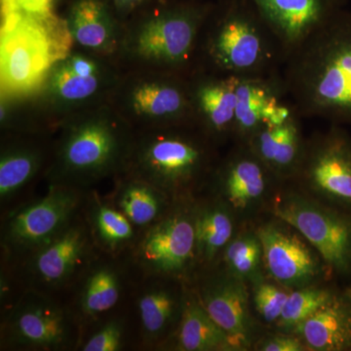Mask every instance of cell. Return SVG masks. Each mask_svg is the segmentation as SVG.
<instances>
[{
  "mask_svg": "<svg viewBox=\"0 0 351 351\" xmlns=\"http://www.w3.org/2000/svg\"><path fill=\"white\" fill-rule=\"evenodd\" d=\"M1 27V87L25 94L39 86L51 66L66 57L69 27L52 13H11Z\"/></svg>",
  "mask_w": 351,
  "mask_h": 351,
  "instance_id": "3",
  "label": "cell"
},
{
  "mask_svg": "<svg viewBox=\"0 0 351 351\" xmlns=\"http://www.w3.org/2000/svg\"><path fill=\"white\" fill-rule=\"evenodd\" d=\"M4 339L27 350H64L75 345V317L41 291L29 289L12 307L4 323Z\"/></svg>",
  "mask_w": 351,
  "mask_h": 351,
  "instance_id": "9",
  "label": "cell"
},
{
  "mask_svg": "<svg viewBox=\"0 0 351 351\" xmlns=\"http://www.w3.org/2000/svg\"><path fill=\"white\" fill-rule=\"evenodd\" d=\"M279 182L248 145L239 143L215 173L219 197L235 212L255 207Z\"/></svg>",
  "mask_w": 351,
  "mask_h": 351,
  "instance_id": "16",
  "label": "cell"
},
{
  "mask_svg": "<svg viewBox=\"0 0 351 351\" xmlns=\"http://www.w3.org/2000/svg\"><path fill=\"white\" fill-rule=\"evenodd\" d=\"M112 201L136 228L144 230L162 218L174 203L162 191L140 178L121 184Z\"/></svg>",
  "mask_w": 351,
  "mask_h": 351,
  "instance_id": "24",
  "label": "cell"
},
{
  "mask_svg": "<svg viewBox=\"0 0 351 351\" xmlns=\"http://www.w3.org/2000/svg\"><path fill=\"white\" fill-rule=\"evenodd\" d=\"M254 285L253 302L258 315L265 322L276 323L292 290L277 282H267L263 279Z\"/></svg>",
  "mask_w": 351,
  "mask_h": 351,
  "instance_id": "33",
  "label": "cell"
},
{
  "mask_svg": "<svg viewBox=\"0 0 351 351\" xmlns=\"http://www.w3.org/2000/svg\"><path fill=\"white\" fill-rule=\"evenodd\" d=\"M292 181L311 197L351 210V140L338 128L311 136Z\"/></svg>",
  "mask_w": 351,
  "mask_h": 351,
  "instance_id": "7",
  "label": "cell"
},
{
  "mask_svg": "<svg viewBox=\"0 0 351 351\" xmlns=\"http://www.w3.org/2000/svg\"><path fill=\"white\" fill-rule=\"evenodd\" d=\"M252 1L280 41L286 56L304 43L335 11L334 4L330 0Z\"/></svg>",
  "mask_w": 351,
  "mask_h": 351,
  "instance_id": "17",
  "label": "cell"
},
{
  "mask_svg": "<svg viewBox=\"0 0 351 351\" xmlns=\"http://www.w3.org/2000/svg\"><path fill=\"white\" fill-rule=\"evenodd\" d=\"M223 253L228 274L246 283H256L262 279L263 246L257 230L244 232L232 237Z\"/></svg>",
  "mask_w": 351,
  "mask_h": 351,
  "instance_id": "30",
  "label": "cell"
},
{
  "mask_svg": "<svg viewBox=\"0 0 351 351\" xmlns=\"http://www.w3.org/2000/svg\"><path fill=\"white\" fill-rule=\"evenodd\" d=\"M307 350L341 351L351 350V302L348 298L334 295L311 317L294 330Z\"/></svg>",
  "mask_w": 351,
  "mask_h": 351,
  "instance_id": "21",
  "label": "cell"
},
{
  "mask_svg": "<svg viewBox=\"0 0 351 351\" xmlns=\"http://www.w3.org/2000/svg\"><path fill=\"white\" fill-rule=\"evenodd\" d=\"M68 27L76 43L91 49L105 47L112 34L107 11L98 0L76 2L69 14Z\"/></svg>",
  "mask_w": 351,
  "mask_h": 351,
  "instance_id": "28",
  "label": "cell"
},
{
  "mask_svg": "<svg viewBox=\"0 0 351 351\" xmlns=\"http://www.w3.org/2000/svg\"><path fill=\"white\" fill-rule=\"evenodd\" d=\"M202 12L195 8H178L157 16L141 31L138 49L147 58L174 68L186 66L197 50Z\"/></svg>",
  "mask_w": 351,
  "mask_h": 351,
  "instance_id": "13",
  "label": "cell"
},
{
  "mask_svg": "<svg viewBox=\"0 0 351 351\" xmlns=\"http://www.w3.org/2000/svg\"><path fill=\"white\" fill-rule=\"evenodd\" d=\"M210 152L202 141L182 134H163L141 147L137 157L140 179L182 201L209 169Z\"/></svg>",
  "mask_w": 351,
  "mask_h": 351,
  "instance_id": "5",
  "label": "cell"
},
{
  "mask_svg": "<svg viewBox=\"0 0 351 351\" xmlns=\"http://www.w3.org/2000/svg\"><path fill=\"white\" fill-rule=\"evenodd\" d=\"M94 246L86 219L76 217L56 237L24 258L31 289L46 293L66 287L90 262Z\"/></svg>",
  "mask_w": 351,
  "mask_h": 351,
  "instance_id": "11",
  "label": "cell"
},
{
  "mask_svg": "<svg viewBox=\"0 0 351 351\" xmlns=\"http://www.w3.org/2000/svg\"><path fill=\"white\" fill-rule=\"evenodd\" d=\"M197 298L228 335L232 350H247L251 346L253 322L246 282L228 272L216 274L203 282Z\"/></svg>",
  "mask_w": 351,
  "mask_h": 351,
  "instance_id": "14",
  "label": "cell"
},
{
  "mask_svg": "<svg viewBox=\"0 0 351 351\" xmlns=\"http://www.w3.org/2000/svg\"><path fill=\"white\" fill-rule=\"evenodd\" d=\"M301 119L290 104H285L246 143L279 181H292L301 162L306 143Z\"/></svg>",
  "mask_w": 351,
  "mask_h": 351,
  "instance_id": "15",
  "label": "cell"
},
{
  "mask_svg": "<svg viewBox=\"0 0 351 351\" xmlns=\"http://www.w3.org/2000/svg\"><path fill=\"white\" fill-rule=\"evenodd\" d=\"M134 258L147 276L177 279L196 263L195 207L175 201L165 215L145 230Z\"/></svg>",
  "mask_w": 351,
  "mask_h": 351,
  "instance_id": "6",
  "label": "cell"
},
{
  "mask_svg": "<svg viewBox=\"0 0 351 351\" xmlns=\"http://www.w3.org/2000/svg\"><path fill=\"white\" fill-rule=\"evenodd\" d=\"M196 263L210 265L232 241V210L223 200L195 207Z\"/></svg>",
  "mask_w": 351,
  "mask_h": 351,
  "instance_id": "23",
  "label": "cell"
},
{
  "mask_svg": "<svg viewBox=\"0 0 351 351\" xmlns=\"http://www.w3.org/2000/svg\"><path fill=\"white\" fill-rule=\"evenodd\" d=\"M348 300H350V302H351V291L350 293H348Z\"/></svg>",
  "mask_w": 351,
  "mask_h": 351,
  "instance_id": "38",
  "label": "cell"
},
{
  "mask_svg": "<svg viewBox=\"0 0 351 351\" xmlns=\"http://www.w3.org/2000/svg\"><path fill=\"white\" fill-rule=\"evenodd\" d=\"M286 103L279 73L269 77L239 78L233 140L246 144Z\"/></svg>",
  "mask_w": 351,
  "mask_h": 351,
  "instance_id": "18",
  "label": "cell"
},
{
  "mask_svg": "<svg viewBox=\"0 0 351 351\" xmlns=\"http://www.w3.org/2000/svg\"><path fill=\"white\" fill-rule=\"evenodd\" d=\"M287 226L267 223L257 233L269 276L274 282L295 290L313 285L322 274L323 260L301 233Z\"/></svg>",
  "mask_w": 351,
  "mask_h": 351,
  "instance_id": "12",
  "label": "cell"
},
{
  "mask_svg": "<svg viewBox=\"0 0 351 351\" xmlns=\"http://www.w3.org/2000/svg\"><path fill=\"white\" fill-rule=\"evenodd\" d=\"M258 350L263 351H304L306 346L297 335H274L267 337L258 343Z\"/></svg>",
  "mask_w": 351,
  "mask_h": 351,
  "instance_id": "36",
  "label": "cell"
},
{
  "mask_svg": "<svg viewBox=\"0 0 351 351\" xmlns=\"http://www.w3.org/2000/svg\"><path fill=\"white\" fill-rule=\"evenodd\" d=\"M330 1H331V2H332V4H334V1H335V0H330Z\"/></svg>",
  "mask_w": 351,
  "mask_h": 351,
  "instance_id": "39",
  "label": "cell"
},
{
  "mask_svg": "<svg viewBox=\"0 0 351 351\" xmlns=\"http://www.w3.org/2000/svg\"><path fill=\"white\" fill-rule=\"evenodd\" d=\"M40 158L38 152L27 149H11L0 160V200L12 199L38 172Z\"/></svg>",
  "mask_w": 351,
  "mask_h": 351,
  "instance_id": "31",
  "label": "cell"
},
{
  "mask_svg": "<svg viewBox=\"0 0 351 351\" xmlns=\"http://www.w3.org/2000/svg\"><path fill=\"white\" fill-rule=\"evenodd\" d=\"M51 83L60 98L71 101L84 100L98 89V69L86 58L69 57L55 69Z\"/></svg>",
  "mask_w": 351,
  "mask_h": 351,
  "instance_id": "29",
  "label": "cell"
},
{
  "mask_svg": "<svg viewBox=\"0 0 351 351\" xmlns=\"http://www.w3.org/2000/svg\"><path fill=\"white\" fill-rule=\"evenodd\" d=\"M271 211L301 233L323 262L339 274L351 270V217L306 193H277Z\"/></svg>",
  "mask_w": 351,
  "mask_h": 351,
  "instance_id": "4",
  "label": "cell"
},
{
  "mask_svg": "<svg viewBox=\"0 0 351 351\" xmlns=\"http://www.w3.org/2000/svg\"><path fill=\"white\" fill-rule=\"evenodd\" d=\"M51 2L52 0H1L2 13L47 15L51 14Z\"/></svg>",
  "mask_w": 351,
  "mask_h": 351,
  "instance_id": "35",
  "label": "cell"
},
{
  "mask_svg": "<svg viewBox=\"0 0 351 351\" xmlns=\"http://www.w3.org/2000/svg\"><path fill=\"white\" fill-rule=\"evenodd\" d=\"M125 327L121 319H110L88 338L83 351H119L123 348Z\"/></svg>",
  "mask_w": 351,
  "mask_h": 351,
  "instance_id": "34",
  "label": "cell"
},
{
  "mask_svg": "<svg viewBox=\"0 0 351 351\" xmlns=\"http://www.w3.org/2000/svg\"><path fill=\"white\" fill-rule=\"evenodd\" d=\"M86 221L95 244L101 250L117 254L135 243L137 228L112 201L92 197L87 209Z\"/></svg>",
  "mask_w": 351,
  "mask_h": 351,
  "instance_id": "26",
  "label": "cell"
},
{
  "mask_svg": "<svg viewBox=\"0 0 351 351\" xmlns=\"http://www.w3.org/2000/svg\"><path fill=\"white\" fill-rule=\"evenodd\" d=\"M332 297L334 294L331 291L313 285L291 291L282 314L276 322L277 326L294 331L304 321L331 301Z\"/></svg>",
  "mask_w": 351,
  "mask_h": 351,
  "instance_id": "32",
  "label": "cell"
},
{
  "mask_svg": "<svg viewBox=\"0 0 351 351\" xmlns=\"http://www.w3.org/2000/svg\"><path fill=\"white\" fill-rule=\"evenodd\" d=\"M121 138L105 122L88 121L66 134L58 157L57 184L80 189L108 175L121 156Z\"/></svg>",
  "mask_w": 351,
  "mask_h": 351,
  "instance_id": "10",
  "label": "cell"
},
{
  "mask_svg": "<svg viewBox=\"0 0 351 351\" xmlns=\"http://www.w3.org/2000/svg\"><path fill=\"white\" fill-rule=\"evenodd\" d=\"M175 346L182 351L232 350L228 335L205 311L197 295L184 297Z\"/></svg>",
  "mask_w": 351,
  "mask_h": 351,
  "instance_id": "22",
  "label": "cell"
},
{
  "mask_svg": "<svg viewBox=\"0 0 351 351\" xmlns=\"http://www.w3.org/2000/svg\"><path fill=\"white\" fill-rule=\"evenodd\" d=\"M279 76L300 117L351 124V16L334 11L289 53Z\"/></svg>",
  "mask_w": 351,
  "mask_h": 351,
  "instance_id": "1",
  "label": "cell"
},
{
  "mask_svg": "<svg viewBox=\"0 0 351 351\" xmlns=\"http://www.w3.org/2000/svg\"><path fill=\"white\" fill-rule=\"evenodd\" d=\"M213 75L235 78L277 75L285 51L252 0L230 4L214 23L204 43Z\"/></svg>",
  "mask_w": 351,
  "mask_h": 351,
  "instance_id": "2",
  "label": "cell"
},
{
  "mask_svg": "<svg viewBox=\"0 0 351 351\" xmlns=\"http://www.w3.org/2000/svg\"><path fill=\"white\" fill-rule=\"evenodd\" d=\"M184 295L168 282L152 284L138 298L137 308L143 339L156 345L177 329L184 308Z\"/></svg>",
  "mask_w": 351,
  "mask_h": 351,
  "instance_id": "20",
  "label": "cell"
},
{
  "mask_svg": "<svg viewBox=\"0 0 351 351\" xmlns=\"http://www.w3.org/2000/svg\"><path fill=\"white\" fill-rule=\"evenodd\" d=\"M78 189L53 186L40 199L9 215L2 228V246L11 257L25 258L63 232L82 204Z\"/></svg>",
  "mask_w": 351,
  "mask_h": 351,
  "instance_id": "8",
  "label": "cell"
},
{
  "mask_svg": "<svg viewBox=\"0 0 351 351\" xmlns=\"http://www.w3.org/2000/svg\"><path fill=\"white\" fill-rule=\"evenodd\" d=\"M196 80L189 86L193 112L214 138H232L239 78L212 73Z\"/></svg>",
  "mask_w": 351,
  "mask_h": 351,
  "instance_id": "19",
  "label": "cell"
},
{
  "mask_svg": "<svg viewBox=\"0 0 351 351\" xmlns=\"http://www.w3.org/2000/svg\"><path fill=\"white\" fill-rule=\"evenodd\" d=\"M119 1L127 2V3H130V2H137L138 0H119Z\"/></svg>",
  "mask_w": 351,
  "mask_h": 351,
  "instance_id": "37",
  "label": "cell"
},
{
  "mask_svg": "<svg viewBox=\"0 0 351 351\" xmlns=\"http://www.w3.org/2000/svg\"><path fill=\"white\" fill-rule=\"evenodd\" d=\"M123 292V276L113 263H98L85 274L77 297V311L87 319L117 306Z\"/></svg>",
  "mask_w": 351,
  "mask_h": 351,
  "instance_id": "25",
  "label": "cell"
},
{
  "mask_svg": "<svg viewBox=\"0 0 351 351\" xmlns=\"http://www.w3.org/2000/svg\"><path fill=\"white\" fill-rule=\"evenodd\" d=\"M133 106L138 113L180 120L193 113L189 87L180 83H154L138 87L134 92Z\"/></svg>",
  "mask_w": 351,
  "mask_h": 351,
  "instance_id": "27",
  "label": "cell"
}]
</instances>
